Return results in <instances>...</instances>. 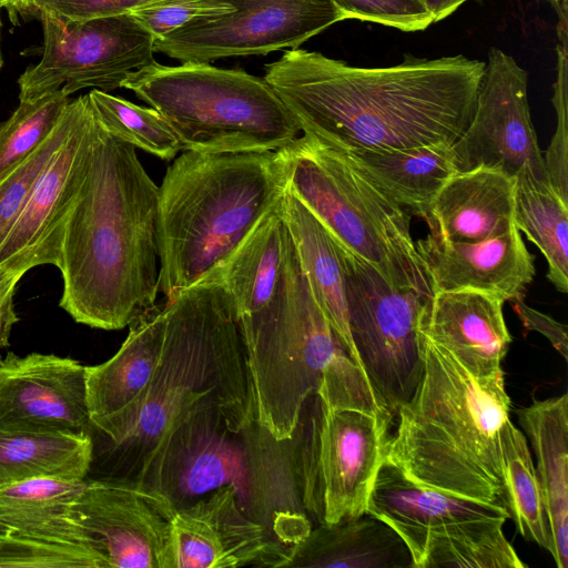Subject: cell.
Segmentation results:
<instances>
[{
  "label": "cell",
  "mask_w": 568,
  "mask_h": 568,
  "mask_svg": "<svg viewBox=\"0 0 568 568\" xmlns=\"http://www.w3.org/2000/svg\"><path fill=\"white\" fill-rule=\"evenodd\" d=\"M162 352L121 444L119 477L165 493L201 446L254 422L234 301L209 276L166 301Z\"/></svg>",
  "instance_id": "6da1fadb"
},
{
  "label": "cell",
  "mask_w": 568,
  "mask_h": 568,
  "mask_svg": "<svg viewBox=\"0 0 568 568\" xmlns=\"http://www.w3.org/2000/svg\"><path fill=\"white\" fill-rule=\"evenodd\" d=\"M484 69L463 54L361 68L296 48L266 64L264 80L303 133L343 151L392 150L454 144Z\"/></svg>",
  "instance_id": "7a4b0ae2"
},
{
  "label": "cell",
  "mask_w": 568,
  "mask_h": 568,
  "mask_svg": "<svg viewBox=\"0 0 568 568\" xmlns=\"http://www.w3.org/2000/svg\"><path fill=\"white\" fill-rule=\"evenodd\" d=\"M94 116V115H93ZM159 186L136 149L94 118L84 176L65 220L59 302L77 323L122 329L156 306Z\"/></svg>",
  "instance_id": "3957f363"
},
{
  "label": "cell",
  "mask_w": 568,
  "mask_h": 568,
  "mask_svg": "<svg viewBox=\"0 0 568 568\" xmlns=\"http://www.w3.org/2000/svg\"><path fill=\"white\" fill-rule=\"evenodd\" d=\"M240 326L254 422L275 442L293 438L315 393L334 407L392 419L316 303L291 236L277 293Z\"/></svg>",
  "instance_id": "277c9868"
},
{
  "label": "cell",
  "mask_w": 568,
  "mask_h": 568,
  "mask_svg": "<svg viewBox=\"0 0 568 568\" xmlns=\"http://www.w3.org/2000/svg\"><path fill=\"white\" fill-rule=\"evenodd\" d=\"M419 333L423 375L397 412L387 458L424 486L497 503L503 491L500 429L510 409L504 372L475 379Z\"/></svg>",
  "instance_id": "5b68a950"
},
{
  "label": "cell",
  "mask_w": 568,
  "mask_h": 568,
  "mask_svg": "<svg viewBox=\"0 0 568 568\" xmlns=\"http://www.w3.org/2000/svg\"><path fill=\"white\" fill-rule=\"evenodd\" d=\"M285 187L278 151H182L159 186L160 292L166 301L217 270Z\"/></svg>",
  "instance_id": "8992f818"
},
{
  "label": "cell",
  "mask_w": 568,
  "mask_h": 568,
  "mask_svg": "<svg viewBox=\"0 0 568 568\" xmlns=\"http://www.w3.org/2000/svg\"><path fill=\"white\" fill-rule=\"evenodd\" d=\"M172 126L182 151H278L302 129L264 78L210 62L154 61L122 84Z\"/></svg>",
  "instance_id": "52a82bcc"
},
{
  "label": "cell",
  "mask_w": 568,
  "mask_h": 568,
  "mask_svg": "<svg viewBox=\"0 0 568 568\" xmlns=\"http://www.w3.org/2000/svg\"><path fill=\"white\" fill-rule=\"evenodd\" d=\"M278 153L287 187L339 246L392 286L432 295L408 213L346 152L302 133Z\"/></svg>",
  "instance_id": "ba28073f"
},
{
  "label": "cell",
  "mask_w": 568,
  "mask_h": 568,
  "mask_svg": "<svg viewBox=\"0 0 568 568\" xmlns=\"http://www.w3.org/2000/svg\"><path fill=\"white\" fill-rule=\"evenodd\" d=\"M308 429L298 462L300 500L321 524L366 513L369 493L387 457L392 420L327 405L312 396Z\"/></svg>",
  "instance_id": "9c48e42d"
},
{
  "label": "cell",
  "mask_w": 568,
  "mask_h": 568,
  "mask_svg": "<svg viewBox=\"0 0 568 568\" xmlns=\"http://www.w3.org/2000/svg\"><path fill=\"white\" fill-rule=\"evenodd\" d=\"M338 247L345 270L349 333L359 367L394 418L423 375L418 322L427 296L392 286L371 264Z\"/></svg>",
  "instance_id": "30bf717a"
},
{
  "label": "cell",
  "mask_w": 568,
  "mask_h": 568,
  "mask_svg": "<svg viewBox=\"0 0 568 568\" xmlns=\"http://www.w3.org/2000/svg\"><path fill=\"white\" fill-rule=\"evenodd\" d=\"M38 18L42 55L19 77V101L58 90L68 97L84 88L108 92L155 61V38L130 13L84 21H64L47 12Z\"/></svg>",
  "instance_id": "8fae6325"
},
{
  "label": "cell",
  "mask_w": 568,
  "mask_h": 568,
  "mask_svg": "<svg viewBox=\"0 0 568 568\" xmlns=\"http://www.w3.org/2000/svg\"><path fill=\"white\" fill-rule=\"evenodd\" d=\"M230 13L199 17L155 39L154 52L182 62L266 55L296 49L331 26L346 20L334 0H219Z\"/></svg>",
  "instance_id": "7c38bea8"
},
{
  "label": "cell",
  "mask_w": 568,
  "mask_h": 568,
  "mask_svg": "<svg viewBox=\"0 0 568 568\" xmlns=\"http://www.w3.org/2000/svg\"><path fill=\"white\" fill-rule=\"evenodd\" d=\"M175 509L161 490L112 477L84 480L69 516L98 568H170Z\"/></svg>",
  "instance_id": "4fadbf2b"
},
{
  "label": "cell",
  "mask_w": 568,
  "mask_h": 568,
  "mask_svg": "<svg viewBox=\"0 0 568 568\" xmlns=\"http://www.w3.org/2000/svg\"><path fill=\"white\" fill-rule=\"evenodd\" d=\"M527 87V72L517 61L491 48L470 121L453 144L457 172L487 168L516 181L549 183Z\"/></svg>",
  "instance_id": "5bb4252c"
},
{
  "label": "cell",
  "mask_w": 568,
  "mask_h": 568,
  "mask_svg": "<svg viewBox=\"0 0 568 568\" xmlns=\"http://www.w3.org/2000/svg\"><path fill=\"white\" fill-rule=\"evenodd\" d=\"M239 491L223 485L175 509L170 568L285 567L290 547L242 513Z\"/></svg>",
  "instance_id": "9a60e30c"
},
{
  "label": "cell",
  "mask_w": 568,
  "mask_h": 568,
  "mask_svg": "<svg viewBox=\"0 0 568 568\" xmlns=\"http://www.w3.org/2000/svg\"><path fill=\"white\" fill-rule=\"evenodd\" d=\"M85 366L9 353L0 362V432L90 434Z\"/></svg>",
  "instance_id": "2e32d148"
},
{
  "label": "cell",
  "mask_w": 568,
  "mask_h": 568,
  "mask_svg": "<svg viewBox=\"0 0 568 568\" xmlns=\"http://www.w3.org/2000/svg\"><path fill=\"white\" fill-rule=\"evenodd\" d=\"M366 511L385 521L403 539L417 568L426 544L435 537L490 524H505L506 508L424 486L387 457L378 469Z\"/></svg>",
  "instance_id": "e0dca14e"
},
{
  "label": "cell",
  "mask_w": 568,
  "mask_h": 568,
  "mask_svg": "<svg viewBox=\"0 0 568 568\" xmlns=\"http://www.w3.org/2000/svg\"><path fill=\"white\" fill-rule=\"evenodd\" d=\"M94 129L88 94L75 123L42 170L28 201L0 246V263L23 252L39 253L58 267L62 232L81 186Z\"/></svg>",
  "instance_id": "ac0fdd59"
},
{
  "label": "cell",
  "mask_w": 568,
  "mask_h": 568,
  "mask_svg": "<svg viewBox=\"0 0 568 568\" xmlns=\"http://www.w3.org/2000/svg\"><path fill=\"white\" fill-rule=\"evenodd\" d=\"M432 294L470 290L504 302L524 298L535 277L534 256L519 230L476 242H450L430 232L416 242Z\"/></svg>",
  "instance_id": "d6986e66"
},
{
  "label": "cell",
  "mask_w": 568,
  "mask_h": 568,
  "mask_svg": "<svg viewBox=\"0 0 568 568\" xmlns=\"http://www.w3.org/2000/svg\"><path fill=\"white\" fill-rule=\"evenodd\" d=\"M129 328L125 341L110 359L85 366L90 422L112 447L124 439L159 362L165 329L164 306H154Z\"/></svg>",
  "instance_id": "ffe728a7"
},
{
  "label": "cell",
  "mask_w": 568,
  "mask_h": 568,
  "mask_svg": "<svg viewBox=\"0 0 568 568\" xmlns=\"http://www.w3.org/2000/svg\"><path fill=\"white\" fill-rule=\"evenodd\" d=\"M504 303L470 290L433 293L423 304L418 329L471 377L484 381L504 372L501 362L511 343Z\"/></svg>",
  "instance_id": "44dd1931"
},
{
  "label": "cell",
  "mask_w": 568,
  "mask_h": 568,
  "mask_svg": "<svg viewBox=\"0 0 568 568\" xmlns=\"http://www.w3.org/2000/svg\"><path fill=\"white\" fill-rule=\"evenodd\" d=\"M516 180L477 168L456 172L435 197L427 224L450 242H476L507 232L514 223Z\"/></svg>",
  "instance_id": "7402d4cb"
},
{
  "label": "cell",
  "mask_w": 568,
  "mask_h": 568,
  "mask_svg": "<svg viewBox=\"0 0 568 568\" xmlns=\"http://www.w3.org/2000/svg\"><path fill=\"white\" fill-rule=\"evenodd\" d=\"M536 457L549 525L548 551L558 568L568 567V395L534 399L517 412Z\"/></svg>",
  "instance_id": "603a6c76"
},
{
  "label": "cell",
  "mask_w": 568,
  "mask_h": 568,
  "mask_svg": "<svg viewBox=\"0 0 568 568\" xmlns=\"http://www.w3.org/2000/svg\"><path fill=\"white\" fill-rule=\"evenodd\" d=\"M278 209L316 303L348 356L359 367L349 333L345 270L337 243L287 185Z\"/></svg>",
  "instance_id": "cb8c5ba5"
},
{
  "label": "cell",
  "mask_w": 568,
  "mask_h": 568,
  "mask_svg": "<svg viewBox=\"0 0 568 568\" xmlns=\"http://www.w3.org/2000/svg\"><path fill=\"white\" fill-rule=\"evenodd\" d=\"M285 567L413 568L409 549L369 513L321 524L290 546Z\"/></svg>",
  "instance_id": "d4e9b609"
},
{
  "label": "cell",
  "mask_w": 568,
  "mask_h": 568,
  "mask_svg": "<svg viewBox=\"0 0 568 568\" xmlns=\"http://www.w3.org/2000/svg\"><path fill=\"white\" fill-rule=\"evenodd\" d=\"M278 203L210 275L217 277L231 294L240 323L263 311L281 286L290 234Z\"/></svg>",
  "instance_id": "484cf974"
},
{
  "label": "cell",
  "mask_w": 568,
  "mask_h": 568,
  "mask_svg": "<svg viewBox=\"0 0 568 568\" xmlns=\"http://www.w3.org/2000/svg\"><path fill=\"white\" fill-rule=\"evenodd\" d=\"M344 152L394 202L426 222L438 192L457 172L453 144Z\"/></svg>",
  "instance_id": "4316f807"
},
{
  "label": "cell",
  "mask_w": 568,
  "mask_h": 568,
  "mask_svg": "<svg viewBox=\"0 0 568 568\" xmlns=\"http://www.w3.org/2000/svg\"><path fill=\"white\" fill-rule=\"evenodd\" d=\"M83 485L84 480L34 478L2 486L0 523L11 535L74 546L92 557L69 516L70 505Z\"/></svg>",
  "instance_id": "83f0119b"
},
{
  "label": "cell",
  "mask_w": 568,
  "mask_h": 568,
  "mask_svg": "<svg viewBox=\"0 0 568 568\" xmlns=\"http://www.w3.org/2000/svg\"><path fill=\"white\" fill-rule=\"evenodd\" d=\"M90 434L0 432V487L34 478L84 480Z\"/></svg>",
  "instance_id": "f1b7e54d"
},
{
  "label": "cell",
  "mask_w": 568,
  "mask_h": 568,
  "mask_svg": "<svg viewBox=\"0 0 568 568\" xmlns=\"http://www.w3.org/2000/svg\"><path fill=\"white\" fill-rule=\"evenodd\" d=\"M514 223L545 256L547 278L568 292V201L549 183L516 181Z\"/></svg>",
  "instance_id": "f546056e"
},
{
  "label": "cell",
  "mask_w": 568,
  "mask_h": 568,
  "mask_svg": "<svg viewBox=\"0 0 568 568\" xmlns=\"http://www.w3.org/2000/svg\"><path fill=\"white\" fill-rule=\"evenodd\" d=\"M500 498L519 534L548 550L549 525L542 494L525 435L507 419L500 429Z\"/></svg>",
  "instance_id": "4dcf8cb0"
},
{
  "label": "cell",
  "mask_w": 568,
  "mask_h": 568,
  "mask_svg": "<svg viewBox=\"0 0 568 568\" xmlns=\"http://www.w3.org/2000/svg\"><path fill=\"white\" fill-rule=\"evenodd\" d=\"M97 121L111 134L162 160H173L182 151L168 121L153 108L93 89L88 93Z\"/></svg>",
  "instance_id": "1f68e13d"
},
{
  "label": "cell",
  "mask_w": 568,
  "mask_h": 568,
  "mask_svg": "<svg viewBox=\"0 0 568 568\" xmlns=\"http://www.w3.org/2000/svg\"><path fill=\"white\" fill-rule=\"evenodd\" d=\"M504 524L432 538L417 568H525L503 531Z\"/></svg>",
  "instance_id": "d6a6232c"
},
{
  "label": "cell",
  "mask_w": 568,
  "mask_h": 568,
  "mask_svg": "<svg viewBox=\"0 0 568 568\" xmlns=\"http://www.w3.org/2000/svg\"><path fill=\"white\" fill-rule=\"evenodd\" d=\"M69 102L61 90L19 101L9 119L0 124V182L45 142Z\"/></svg>",
  "instance_id": "836d02e7"
},
{
  "label": "cell",
  "mask_w": 568,
  "mask_h": 568,
  "mask_svg": "<svg viewBox=\"0 0 568 568\" xmlns=\"http://www.w3.org/2000/svg\"><path fill=\"white\" fill-rule=\"evenodd\" d=\"M84 102V95L71 100L45 142L0 182V246L21 214L36 181L60 149Z\"/></svg>",
  "instance_id": "e575fe53"
},
{
  "label": "cell",
  "mask_w": 568,
  "mask_h": 568,
  "mask_svg": "<svg viewBox=\"0 0 568 568\" xmlns=\"http://www.w3.org/2000/svg\"><path fill=\"white\" fill-rule=\"evenodd\" d=\"M0 568H97L83 549L0 534Z\"/></svg>",
  "instance_id": "d590c367"
},
{
  "label": "cell",
  "mask_w": 568,
  "mask_h": 568,
  "mask_svg": "<svg viewBox=\"0 0 568 568\" xmlns=\"http://www.w3.org/2000/svg\"><path fill=\"white\" fill-rule=\"evenodd\" d=\"M559 36L558 72L552 97L557 126L544 161L549 184L568 201L567 30H560Z\"/></svg>",
  "instance_id": "8d00e7d4"
},
{
  "label": "cell",
  "mask_w": 568,
  "mask_h": 568,
  "mask_svg": "<svg viewBox=\"0 0 568 568\" xmlns=\"http://www.w3.org/2000/svg\"><path fill=\"white\" fill-rule=\"evenodd\" d=\"M233 11L219 0H158L130 12L155 39L199 17H216Z\"/></svg>",
  "instance_id": "74e56055"
},
{
  "label": "cell",
  "mask_w": 568,
  "mask_h": 568,
  "mask_svg": "<svg viewBox=\"0 0 568 568\" xmlns=\"http://www.w3.org/2000/svg\"><path fill=\"white\" fill-rule=\"evenodd\" d=\"M347 19L379 23L402 31L429 27L433 17L419 0H334Z\"/></svg>",
  "instance_id": "f35d334b"
},
{
  "label": "cell",
  "mask_w": 568,
  "mask_h": 568,
  "mask_svg": "<svg viewBox=\"0 0 568 568\" xmlns=\"http://www.w3.org/2000/svg\"><path fill=\"white\" fill-rule=\"evenodd\" d=\"M158 0H36L34 17L50 13L64 21H84L130 13Z\"/></svg>",
  "instance_id": "ab89813d"
},
{
  "label": "cell",
  "mask_w": 568,
  "mask_h": 568,
  "mask_svg": "<svg viewBox=\"0 0 568 568\" xmlns=\"http://www.w3.org/2000/svg\"><path fill=\"white\" fill-rule=\"evenodd\" d=\"M42 264L44 258L36 252H23L0 263V362L1 351L9 346L12 327L19 321L13 305L16 286L29 270Z\"/></svg>",
  "instance_id": "60d3db41"
},
{
  "label": "cell",
  "mask_w": 568,
  "mask_h": 568,
  "mask_svg": "<svg viewBox=\"0 0 568 568\" xmlns=\"http://www.w3.org/2000/svg\"><path fill=\"white\" fill-rule=\"evenodd\" d=\"M510 303L523 326L527 331H535L544 335L564 359L568 361L567 326L557 322L551 316L528 306L524 298L514 300Z\"/></svg>",
  "instance_id": "b9f144b4"
},
{
  "label": "cell",
  "mask_w": 568,
  "mask_h": 568,
  "mask_svg": "<svg viewBox=\"0 0 568 568\" xmlns=\"http://www.w3.org/2000/svg\"><path fill=\"white\" fill-rule=\"evenodd\" d=\"M36 0H0V8L6 9L11 21L17 24L20 20L34 17Z\"/></svg>",
  "instance_id": "7bdbcfd3"
},
{
  "label": "cell",
  "mask_w": 568,
  "mask_h": 568,
  "mask_svg": "<svg viewBox=\"0 0 568 568\" xmlns=\"http://www.w3.org/2000/svg\"><path fill=\"white\" fill-rule=\"evenodd\" d=\"M429 11L434 22H438L453 12H455L463 3L468 0H419Z\"/></svg>",
  "instance_id": "ee69618b"
},
{
  "label": "cell",
  "mask_w": 568,
  "mask_h": 568,
  "mask_svg": "<svg viewBox=\"0 0 568 568\" xmlns=\"http://www.w3.org/2000/svg\"><path fill=\"white\" fill-rule=\"evenodd\" d=\"M552 4L559 14V20H567V1L568 0H545Z\"/></svg>",
  "instance_id": "f6af8a7d"
},
{
  "label": "cell",
  "mask_w": 568,
  "mask_h": 568,
  "mask_svg": "<svg viewBox=\"0 0 568 568\" xmlns=\"http://www.w3.org/2000/svg\"><path fill=\"white\" fill-rule=\"evenodd\" d=\"M1 10V8H0ZM0 43H1V19H0ZM2 54H1V44H0V71H1V68H2Z\"/></svg>",
  "instance_id": "bcb514c9"
},
{
  "label": "cell",
  "mask_w": 568,
  "mask_h": 568,
  "mask_svg": "<svg viewBox=\"0 0 568 568\" xmlns=\"http://www.w3.org/2000/svg\"><path fill=\"white\" fill-rule=\"evenodd\" d=\"M9 532V529L0 523V534H7Z\"/></svg>",
  "instance_id": "7dc6e473"
}]
</instances>
